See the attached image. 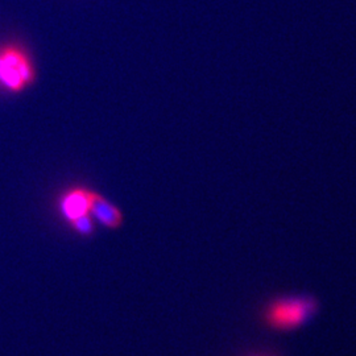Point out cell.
<instances>
[{
  "instance_id": "cell-4",
  "label": "cell",
  "mask_w": 356,
  "mask_h": 356,
  "mask_svg": "<svg viewBox=\"0 0 356 356\" xmlns=\"http://www.w3.org/2000/svg\"><path fill=\"white\" fill-rule=\"evenodd\" d=\"M90 214L97 225L108 231L122 229L124 225L123 211L98 191L91 193Z\"/></svg>"
},
{
  "instance_id": "cell-5",
  "label": "cell",
  "mask_w": 356,
  "mask_h": 356,
  "mask_svg": "<svg viewBox=\"0 0 356 356\" xmlns=\"http://www.w3.org/2000/svg\"><path fill=\"white\" fill-rule=\"evenodd\" d=\"M69 227L81 238H91L95 234L97 223L92 219V216H88L76 219L73 223L69 225Z\"/></svg>"
},
{
  "instance_id": "cell-2",
  "label": "cell",
  "mask_w": 356,
  "mask_h": 356,
  "mask_svg": "<svg viewBox=\"0 0 356 356\" xmlns=\"http://www.w3.org/2000/svg\"><path fill=\"white\" fill-rule=\"evenodd\" d=\"M316 309L317 304L310 297H284L269 304L264 318L275 330H296L312 318Z\"/></svg>"
},
{
  "instance_id": "cell-3",
  "label": "cell",
  "mask_w": 356,
  "mask_h": 356,
  "mask_svg": "<svg viewBox=\"0 0 356 356\" xmlns=\"http://www.w3.org/2000/svg\"><path fill=\"white\" fill-rule=\"evenodd\" d=\"M92 191L86 186H70L65 189L57 198V211L69 226L76 219L90 214Z\"/></svg>"
},
{
  "instance_id": "cell-1",
  "label": "cell",
  "mask_w": 356,
  "mask_h": 356,
  "mask_svg": "<svg viewBox=\"0 0 356 356\" xmlns=\"http://www.w3.org/2000/svg\"><path fill=\"white\" fill-rule=\"evenodd\" d=\"M38 81L36 63L26 45L17 41L0 44V92L19 95Z\"/></svg>"
}]
</instances>
